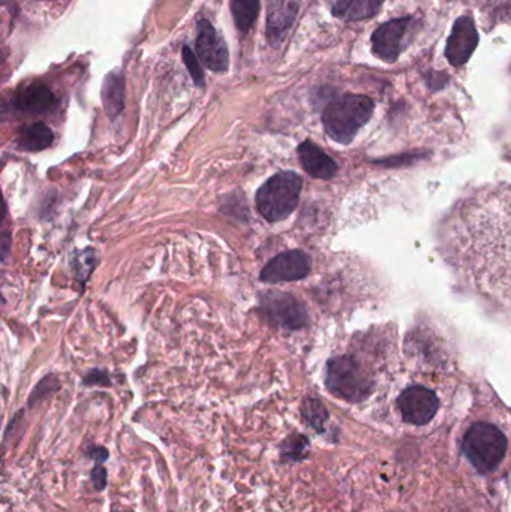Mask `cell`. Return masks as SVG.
<instances>
[{"mask_svg":"<svg viewBox=\"0 0 511 512\" xmlns=\"http://www.w3.org/2000/svg\"><path fill=\"white\" fill-rule=\"evenodd\" d=\"M459 267L498 300L511 303V189L467 201L453 231Z\"/></svg>","mask_w":511,"mask_h":512,"instance_id":"1","label":"cell"},{"mask_svg":"<svg viewBox=\"0 0 511 512\" xmlns=\"http://www.w3.org/2000/svg\"><path fill=\"white\" fill-rule=\"evenodd\" d=\"M375 104L365 95H344L327 105L323 125L327 135L339 144H350L357 132L371 120Z\"/></svg>","mask_w":511,"mask_h":512,"instance_id":"2","label":"cell"},{"mask_svg":"<svg viewBox=\"0 0 511 512\" xmlns=\"http://www.w3.org/2000/svg\"><path fill=\"white\" fill-rule=\"evenodd\" d=\"M303 180L293 171H282L258 189L255 203L266 221L281 222L296 210Z\"/></svg>","mask_w":511,"mask_h":512,"instance_id":"3","label":"cell"},{"mask_svg":"<svg viewBox=\"0 0 511 512\" xmlns=\"http://www.w3.org/2000/svg\"><path fill=\"white\" fill-rule=\"evenodd\" d=\"M326 385L339 399L362 402L371 394L374 381L360 361L350 355H341L327 363Z\"/></svg>","mask_w":511,"mask_h":512,"instance_id":"4","label":"cell"},{"mask_svg":"<svg viewBox=\"0 0 511 512\" xmlns=\"http://www.w3.org/2000/svg\"><path fill=\"white\" fill-rule=\"evenodd\" d=\"M462 450L476 471L489 474L503 462L507 453V439L498 427L477 423L465 435Z\"/></svg>","mask_w":511,"mask_h":512,"instance_id":"5","label":"cell"},{"mask_svg":"<svg viewBox=\"0 0 511 512\" xmlns=\"http://www.w3.org/2000/svg\"><path fill=\"white\" fill-rule=\"evenodd\" d=\"M416 27L413 17L395 18L381 24L372 35V51L384 62H396L410 44Z\"/></svg>","mask_w":511,"mask_h":512,"instance_id":"6","label":"cell"},{"mask_svg":"<svg viewBox=\"0 0 511 512\" xmlns=\"http://www.w3.org/2000/svg\"><path fill=\"white\" fill-rule=\"evenodd\" d=\"M261 309L267 321L276 327L300 330L308 325L305 306L287 292H267L261 297Z\"/></svg>","mask_w":511,"mask_h":512,"instance_id":"7","label":"cell"},{"mask_svg":"<svg viewBox=\"0 0 511 512\" xmlns=\"http://www.w3.org/2000/svg\"><path fill=\"white\" fill-rule=\"evenodd\" d=\"M195 45L198 57L207 69L213 72L227 71L230 65L227 44L209 20L198 21Z\"/></svg>","mask_w":511,"mask_h":512,"instance_id":"8","label":"cell"},{"mask_svg":"<svg viewBox=\"0 0 511 512\" xmlns=\"http://www.w3.org/2000/svg\"><path fill=\"white\" fill-rule=\"evenodd\" d=\"M311 273V259L302 251H288L267 262L260 279L266 283L294 282Z\"/></svg>","mask_w":511,"mask_h":512,"instance_id":"9","label":"cell"},{"mask_svg":"<svg viewBox=\"0 0 511 512\" xmlns=\"http://www.w3.org/2000/svg\"><path fill=\"white\" fill-rule=\"evenodd\" d=\"M402 418L414 426H425L440 408L437 394L425 387H411L398 400Z\"/></svg>","mask_w":511,"mask_h":512,"instance_id":"10","label":"cell"},{"mask_svg":"<svg viewBox=\"0 0 511 512\" xmlns=\"http://www.w3.org/2000/svg\"><path fill=\"white\" fill-rule=\"evenodd\" d=\"M479 45V33L471 17H459L447 39L446 57L450 65L462 66L471 59Z\"/></svg>","mask_w":511,"mask_h":512,"instance_id":"11","label":"cell"},{"mask_svg":"<svg viewBox=\"0 0 511 512\" xmlns=\"http://www.w3.org/2000/svg\"><path fill=\"white\" fill-rule=\"evenodd\" d=\"M300 0H270L267 6V39L270 44L279 45L293 27L299 14Z\"/></svg>","mask_w":511,"mask_h":512,"instance_id":"12","label":"cell"},{"mask_svg":"<svg viewBox=\"0 0 511 512\" xmlns=\"http://www.w3.org/2000/svg\"><path fill=\"white\" fill-rule=\"evenodd\" d=\"M54 93L44 83H30L15 95L14 105L21 113L44 114L56 105Z\"/></svg>","mask_w":511,"mask_h":512,"instance_id":"13","label":"cell"},{"mask_svg":"<svg viewBox=\"0 0 511 512\" xmlns=\"http://www.w3.org/2000/svg\"><path fill=\"white\" fill-rule=\"evenodd\" d=\"M297 153H299L303 170L315 179H332L338 171L336 162L312 141H305V143L300 144Z\"/></svg>","mask_w":511,"mask_h":512,"instance_id":"14","label":"cell"},{"mask_svg":"<svg viewBox=\"0 0 511 512\" xmlns=\"http://www.w3.org/2000/svg\"><path fill=\"white\" fill-rule=\"evenodd\" d=\"M102 104L111 120L117 119L125 107V78L122 71H113L102 84Z\"/></svg>","mask_w":511,"mask_h":512,"instance_id":"15","label":"cell"},{"mask_svg":"<svg viewBox=\"0 0 511 512\" xmlns=\"http://www.w3.org/2000/svg\"><path fill=\"white\" fill-rule=\"evenodd\" d=\"M384 0H335L332 12L345 21L368 20L380 12Z\"/></svg>","mask_w":511,"mask_h":512,"instance_id":"16","label":"cell"},{"mask_svg":"<svg viewBox=\"0 0 511 512\" xmlns=\"http://www.w3.org/2000/svg\"><path fill=\"white\" fill-rule=\"evenodd\" d=\"M54 134L47 125L38 122L21 129L17 138L18 149L24 152H41L53 144Z\"/></svg>","mask_w":511,"mask_h":512,"instance_id":"17","label":"cell"},{"mask_svg":"<svg viewBox=\"0 0 511 512\" xmlns=\"http://www.w3.org/2000/svg\"><path fill=\"white\" fill-rule=\"evenodd\" d=\"M231 12L237 29L246 35L257 21L260 0H231Z\"/></svg>","mask_w":511,"mask_h":512,"instance_id":"18","label":"cell"},{"mask_svg":"<svg viewBox=\"0 0 511 512\" xmlns=\"http://www.w3.org/2000/svg\"><path fill=\"white\" fill-rule=\"evenodd\" d=\"M308 454L309 439L305 435H300V433H293L279 445V457H281V462L284 463L303 462Z\"/></svg>","mask_w":511,"mask_h":512,"instance_id":"19","label":"cell"},{"mask_svg":"<svg viewBox=\"0 0 511 512\" xmlns=\"http://www.w3.org/2000/svg\"><path fill=\"white\" fill-rule=\"evenodd\" d=\"M303 421L308 424L309 427L315 430V432L323 433L326 429V423L329 421V412H327L326 406L317 399H305L302 403Z\"/></svg>","mask_w":511,"mask_h":512,"instance_id":"20","label":"cell"},{"mask_svg":"<svg viewBox=\"0 0 511 512\" xmlns=\"http://www.w3.org/2000/svg\"><path fill=\"white\" fill-rule=\"evenodd\" d=\"M183 62H185L186 68H188L189 74H191L192 80L197 84L198 87L204 86V74L201 69L200 62H198L197 56L194 51L191 50L189 45H185L182 50Z\"/></svg>","mask_w":511,"mask_h":512,"instance_id":"21","label":"cell"},{"mask_svg":"<svg viewBox=\"0 0 511 512\" xmlns=\"http://www.w3.org/2000/svg\"><path fill=\"white\" fill-rule=\"evenodd\" d=\"M104 463H95L92 472H90V483L96 492H102L107 487V469L104 468Z\"/></svg>","mask_w":511,"mask_h":512,"instance_id":"22","label":"cell"},{"mask_svg":"<svg viewBox=\"0 0 511 512\" xmlns=\"http://www.w3.org/2000/svg\"><path fill=\"white\" fill-rule=\"evenodd\" d=\"M86 456L89 459H92L95 463H105L110 457L108 451L105 450L104 447H99V445H92V447L87 448Z\"/></svg>","mask_w":511,"mask_h":512,"instance_id":"23","label":"cell"},{"mask_svg":"<svg viewBox=\"0 0 511 512\" xmlns=\"http://www.w3.org/2000/svg\"><path fill=\"white\" fill-rule=\"evenodd\" d=\"M87 385H110V378H108L107 373L99 372V370H95V372H90L89 375L84 379Z\"/></svg>","mask_w":511,"mask_h":512,"instance_id":"24","label":"cell"},{"mask_svg":"<svg viewBox=\"0 0 511 512\" xmlns=\"http://www.w3.org/2000/svg\"><path fill=\"white\" fill-rule=\"evenodd\" d=\"M8 240H9V234L5 233V236H3V258H5L6 254H8Z\"/></svg>","mask_w":511,"mask_h":512,"instance_id":"25","label":"cell"}]
</instances>
